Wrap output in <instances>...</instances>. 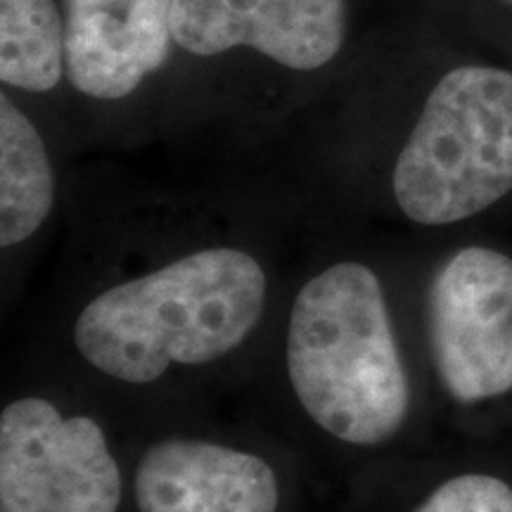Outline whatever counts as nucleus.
I'll return each instance as SVG.
<instances>
[{
  "instance_id": "7ed1b4c3",
  "label": "nucleus",
  "mask_w": 512,
  "mask_h": 512,
  "mask_svg": "<svg viewBox=\"0 0 512 512\" xmlns=\"http://www.w3.org/2000/svg\"><path fill=\"white\" fill-rule=\"evenodd\" d=\"M392 190L420 226H451L503 200L512 190V72L441 76L399 152Z\"/></svg>"
},
{
  "instance_id": "20e7f679",
  "label": "nucleus",
  "mask_w": 512,
  "mask_h": 512,
  "mask_svg": "<svg viewBox=\"0 0 512 512\" xmlns=\"http://www.w3.org/2000/svg\"><path fill=\"white\" fill-rule=\"evenodd\" d=\"M121 467L98 420L19 396L0 413L3 512H119Z\"/></svg>"
},
{
  "instance_id": "f257e3e1",
  "label": "nucleus",
  "mask_w": 512,
  "mask_h": 512,
  "mask_svg": "<svg viewBox=\"0 0 512 512\" xmlns=\"http://www.w3.org/2000/svg\"><path fill=\"white\" fill-rule=\"evenodd\" d=\"M268 275L240 247H204L93 294L74 318V349L124 384L162 380L171 368L219 363L259 328Z\"/></svg>"
},
{
  "instance_id": "f8f14e48",
  "label": "nucleus",
  "mask_w": 512,
  "mask_h": 512,
  "mask_svg": "<svg viewBox=\"0 0 512 512\" xmlns=\"http://www.w3.org/2000/svg\"><path fill=\"white\" fill-rule=\"evenodd\" d=\"M503 3H508V5H512V0H503Z\"/></svg>"
},
{
  "instance_id": "0eeeda50",
  "label": "nucleus",
  "mask_w": 512,
  "mask_h": 512,
  "mask_svg": "<svg viewBox=\"0 0 512 512\" xmlns=\"http://www.w3.org/2000/svg\"><path fill=\"white\" fill-rule=\"evenodd\" d=\"M133 498L138 512H278L280 482L245 448L171 437L138 458Z\"/></svg>"
},
{
  "instance_id": "f03ea898",
  "label": "nucleus",
  "mask_w": 512,
  "mask_h": 512,
  "mask_svg": "<svg viewBox=\"0 0 512 512\" xmlns=\"http://www.w3.org/2000/svg\"><path fill=\"white\" fill-rule=\"evenodd\" d=\"M285 366L302 411L339 444L384 446L406 425L411 380L384 287L363 261H335L299 287Z\"/></svg>"
},
{
  "instance_id": "9b49d317",
  "label": "nucleus",
  "mask_w": 512,
  "mask_h": 512,
  "mask_svg": "<svg viewBox=\"0 0 512 512\" xmlns=\"http://www.w3.org/2000/svg\"><path fill=\"white\" fill-rule=\"evenodd\" d=\"M413 512H512V486L494 475H458L439 484Z\"/></svg>"
},
{
  "instance_id": "39448f33",
  "label": "nucleus",
  "mask_w": 512,
  "mask_h": 512,
  "mask_svg": "<svg viewBox=\"0 0 512 512\" xmlns=\"http://www.w3.org/2000/svg\"><path fill=\"white\" fill-rule=\"evenodd\" d=\"M427 337L441 384L460 403L512 392V259L458 249L427 292Z\"/></svg>"
},
{
  "instance_id": "6e6552de",
  "label": "nucleus",
  "mask_w": 512,
  "mask_h": 512,
  "mask_svg": "<svg viewBox=\"0 0 512 512\" xmlns=\"http://www.w3.org/2000/svg\"><path fill=\"white\" fill-rule=\"evenodd\" d=\"M174 0H67L64 64L76 91L128 98L169 57Z\"/></svg>"
},
{
  "instance_id": "1a4fd4ad",
  "label": "nucleus",
  "mask_w": 512,
  "mask_h": 512,
  "mask_svg": "<svg viewBox=\"0 0 512 512\" xmlns=\"http://www.w3.org/2000/svg\"><path fill=\"white\" fill-rule=\"evenodd\" d=\"M55 204V176L38 128L8 93L0 95V247L34 238Z\"/></svg>"
},
{
  "instance_id": "423d86ee",
  "label": "nucleus",
  "mask_w": 512,
  "mask_h": 512,
  "mask_svg": "<svg viewBox=\"0 0 512 512\" xmlns=\"http://www.w3.org/2000/svg\"><path fill=\"white\" fill-rule=\"evenodd\" d=\"M347 0H174L171 34L192 55L254 48L268 60L313 72L347 38Z\"/></svg>"
},
{
  "instance_id": "9d476101",
  "label": "nucleus",
  "mask_w": 512,
  "mask_h": 512,
  "mask_svg": "<svg viewBox=\"0 0 512 512\" xmlns=\"http://www.w3.org/2000/svg\"><path fill=\"white\" fill-rule=\"evenodd\" d=\"M64 72V27L53 0H0V79L48 93Z\"/></svg>"
}]
</instances>
